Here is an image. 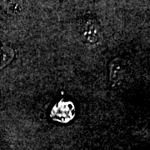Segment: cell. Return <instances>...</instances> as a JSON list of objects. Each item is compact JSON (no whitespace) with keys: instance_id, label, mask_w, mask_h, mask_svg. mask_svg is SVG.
Listing matches in <instances>:
<instances>
[{"instance_id":"1","label":"cell","mask_w":150,"mask_h":150,"mask_svg":"<svg viewBox=\"0 0 150 150\" xmlns=\"http://www.w3.org/2000/svg\"><path fill=\"white\" fill-rule=\"evenodd\" d=\"M79 33L82 38L89 44H94L99 42L102 38L101 28L96 20L93 18L86 19L81 23Z\"/></svg>"},{"instance_id":"3","label":"cell","mask_w":150,"mask_h":150,"mask_svg":"<svg viewBox=\"0 0 150 150\" xmlns=\"http://www.w3.org/2000/svg\"><path fill=\"white\" fill-rule=\"evenodd\" d=\"M14 57L13 50L7 46H0V69L8 65Z\"/></svg>"},{"instance_id":"2","label":"cell","mask_w":150,"mask_h":150,"mask_svg":"<svg viewBox=\"0 0 150 150\" xmlns=\"http://www.w3.org/2000/svg\"><path fill=\"white\" fill-rule=\"evenodd\" d=\"M125 74V66L123 64L122 59H114L110 65L109 69V77L110 80L113 84H116L121 80Z\"/></svg>"}]
</instances>
